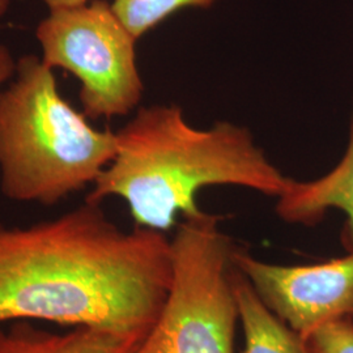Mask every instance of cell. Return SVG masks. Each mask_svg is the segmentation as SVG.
Instances as JSON below:
<instances>
[{"mask_svg":"<svg viewBox=\"0 0 353 353\" xmlns=\"http://www.w3.org/2000/svg\"><path fill=\"white\" fill-rule=\"evenodd\" d=\"M172 284L170 240L125 232L85 201L26 227L0 224V323L46 321L143 341Z\"/></svg>","mask_w":353,"mask_h":353,"instance_id":"obj_1","label":"cell"},{"mask_svg":"<svg viewBox=\"0 0 353 353\" xmlns=\"http://www.w3.org/2000/svg\"><path fill=\"white\" fill-rule=\"evenodd\" d=\"M117 140L112 163L85 201L123 199L135 227L165 233L176 225V214H201L196 195L208 186H240L279 198L292 181L248 128L227 121L196 128L176 105L139 108Z\"/></svg>","mask_w":353,"mask_h":353,"instance_id":"obj_2","label":"cell"},{"mask_svg":"<svg viewBox=\"0 0 353 353\" xmlns=\"http://www.w3.org/2000/svg\"><path fill=\"white\" fill-rule=\"evenodd\" d=\"M117 147V131L92 126L65 101L41 57L16 59L0 89V191L7 199L55 205L93 185Z\"/></svg>","mask_w":353,"mask_h":353,"instance_id":"obj_3","label":"cell"},{"mask_svg":"<svg viewBox=\"0 0 353 353\" xmlns=\"http://www.w3.org/2000/svg\"><path fill=\"white\" fill-rule=\"evenodd\" d=\"M221 217H183L170 239L172 284L163 312L137 353H233L240 310L237 245Z\"/></svg>","mask_w":353,"mask_h":353,"instance_id":"obj_4","label":"cell"},{"mask_svg":"<svg viewBox=\"0 0 353 353\" xmlns=\"http://www.w3.org/2000/svg\"><path fill=\"white\" fill-rule=\"evenodd\" d=\"M41 59L80 83L79 99L88 119L125 117L139 106L144 93L138 39L105 0L51 10L36 29Z\"/></svg>","mask_w":353,"mask_h":353,"instance_id":"obj_5","label":"cell"},{"mask_svg":"<svg viewBox=\"0 0 353 353\" xmlns=\"http://www.w3.org/2000/svg\"><path fill=\"white\" fill-rule=\"evenodd\" d=\"M234 261L261 300L303 338L330 322L353 318V249L321 263L280 265L237 248Z\"/></svg>","mask_w":353,"mask_h":353,"instance_id":"obj_6","label":"cell"},{"mask_svg":"<svg viewBox=\"0 0 353 353\" xmlns=\"http://www.w3.org/2000/svg\"><path fill=\"white\" fill-rule=\"evenodd\" d=\"M276 199L275 211L281 220L306 227L318 224L330 210H339L347 217L343 242L347 250L353 249V112L348 144L341 161L313 181L292 179Z\"/></svg>","mask_w":353,"mask_h":353,"instance_id":"obj_7","label":"cell"},{"mask_svg":"<svg viewBox=\"0 0 353 353\" xmlns=\"http://www.w3.org/2000/svg\"><path fill=\"white\" fill-rule=\"evenodd\" d=\"M141 343L108 331L72 327L55 334L34 327L29 321L0 328V353H137Z\"/></svg>","mask_w":353,"mask_h":353,"instance_id":"obj_8","label":"cell"},{"mask_svg":"<svg viewBox=\"0 0 353 353\" xmlns=\"http://www.w3.org/2000/svg\"><path fill=\"white\" fill-rule=\"evenodd\" d=\"M236 293L245 336L242 353H307L303 336L261 300L240 270Z\"/></svg>","mask_w":353,"mask_h":353,"instance_id":"obj_9","label":"cell"},{"mask_svg":"<svg viewBox=\"0 0 353 353\" xmlns=\"http://www.w3.org/2000/svg\"><path fill=\"white\" fill-rule=\"evenodd\" d=\"M219 0H113L114 12L139 41L166 19L186 8H210Z\"/></svg>","mask_w":353,"mask_h":353,"instance_id":"obj_10","label":"cell"},{"mask_svg":"<svg viewBox=\"0 0 353 353\" xmlns=\"http://www.w3.org/2000/svg\"><path fill=\"white\" fill-rule=\"evenodd\" d=\"M303 341L307 353H353V318L323 325Z\"/></svg>","mask_w":353,"mask_h":353,"instance_id":"obj_11","label":"cell"},{"mask_svg":"<svg viewBox=\"0 0 353 353\" xmlns=\"http://www.w3.org/2000/svg\"><path fill=\"white\" fill-rule=\"evenodd\" d=\"M14 70L16 59L13 58L12 51L6 45H0V89L12 79Z\"/></svg>","mask_w":353,"mask_h":353,"instance_id":"obj_12","label":"cell"},{"mask_svg":"<svg viewBox=\"0 0 353 353\" xmlns=\"http://www.w3.org/2000/svg\"><path fill=\"white\" fill-rule=\"evenodd\" d=\"M42 1L48 10H61V8H72V7H79L84 6L90 0H39Z\"/></svg>","mask_w":353,"mask_h":353,"instance_id":"obj_13","label":"cell"},{"mask_svg":"<svg viewBox=\"0 0 353 353\" xmlns=\"http://www.w3.org/2000/svg\"><path fill=\"white\" fill-rule=\"evenodd\" d=\"M13 0H0V17L8 12Z\"/></svg>","mask_w":353,"mask_h":353,"instance_id":"obj_14","label":"cell"}]
</instances>
